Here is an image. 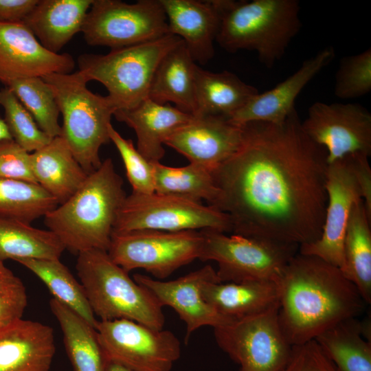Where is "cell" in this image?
<instances>
[{"label": "cell", "mask_w": 371, "mask_h": 371, "mask_svg": "<svg viewBox=\"0 0 371 371\" xmlns=\"http://www.w3.org/2000/svg\"><path fill=\"white\" fill-rule=\"evenodd\" d=\"M327 153L304 132L295 109L281 124L243 126L235 153L212 171L232 234L302 245L317 240L327 205Z\"/></svg>", "instance_id": "cell-1"}, {"label": "cell", "mask_w": 371, "mask_h": 371, "mask_svg": "<svg viewBox=\"0 0 371 371\" xmlns=\"http://www.w3.org/2000/svg\"><path fill=\"white\" fill-rule=\"evenodd\" d=\"M0 178L37 183L32 170L30 153L13 139L0 141Z\"/></svg>", "instance_id": "cell-40"}, {"label": "cell", "mask_w": 371, "mask_h": 371, "mask_svg": "<svg viewBox=\"0 0 371 371\" xmlns=\"http://www.w3.org/2000/svg\"><path fill=\"white\" fill-rule=\"evenodd\" d=\"M65 250L49 229L32 227L16 219L0 217V260L60 259Z\"/></svg>", "instance_id": "cell-31"}, {"label": "cell", "mask_w": 371, "mask_h": 371, "mask_svg": "<svg viewBox=\"0 0 371 371\" xmlns=\"http://www.w3.org/2000/svg\"><path fill=\"white\" fill-rule=\"evenodd\" d=\"M282 371H339L315 339L292 346Z\"/></svg>", "instance_id": "cell-41"}, {"label": "cell", "mask_w": 371, "mask_h": 371, "mask_svg": "<svg viewBox=\"0 0 371 371\" xmlns=\"http://www.w3.org/2000/svg\"><path fill=\"white\" fill-rule=\"evenodd\" d=\"M93 0H38L23 21L47 50L58 52L82 31Z\"/></svg>", "instance_id": "cell-23"}, {"label": "cell", "mask_w": 371, "mask_h": 371, "mask_svg": "<svg viewBox=\"0 0 371 371\" xmlns=\"http://www.w3.org/2000/svg\"><path fill=\"white\" fill-rule=\"evenodd\" d=\"M126 196L122 178L112 159L106 158L67 201L43 216L44 223L73 254L90 249L107 251Z\"/></svg>", "instance_id": "cell-3"}, {"label": "cell", "mask_w": 371, "mask_h": 371, "mask_svg": "<svg viewBox=\"0 0 371 371\" xmlns=\"http://www.w3.org/2000/svg\"><path fill=\"white\" fill-rule=\"evenodd\" d=\"M12 139L3 119L0 117V141Z\"/></svg>", "instance_id": "cell-45"}, {"label": "cell", "mask_w": 371, "mask_h": 371, "mask_svg": "<svg viewBox=\"0 0 371 371\" xmlns=\"http://www.w3.org/2000/svg\"><path fill=\"white\" fill-rule=\"evenodd\" d=\"M19 263L36 275L54 299L66 305L95 328L98 320L89 305L85 289L59 259L19 260Z\"/></svg>", "instance_id": "cell-33"}, {"label": "cell", "mask_w": 371, "mask_h": 371, "mask_svg": "<svg viewBox=\"0 0 371 371\" xmlns=\"http://www.w3.org/2000/svg\"><path fill=\"white\" fill-rule=\"evenodd\" d=\"M205 301L221 315L236 320L265 312L279 305L278 282H209L203 288Z\"/></svg>", "instance_id": "cell-24"}, {"label": "cell", "mask_w": 371, "mask_h": 371, "mask_svg": "<svg viewBox=\"0 0 371 371\" xmlns=\"http://www.w3.org/2000/svg\"><path fill=\"white\" fill-rule=\"evenodd\" d=\"M75 63L68 54L45 49L23 22L0 23V81L69 74Z\"/></svg>", "instance_id": "cell-17"}, {"label": "cell", "mask_w": 371, "mask_h": 371, "mask_svg": "<svg viewBox=\"0 0 371 371\" xmlns=\"http://www.w3.org/2000/svg\"><path fill=\"white\" fill-rule=\"evenodd\" d=\"M109 136L123 161L133 192L154 193L153 163L146 159L135 147L133 141L124 138L112 124L109 128Z\"/></svg>", "instance_id": "cell-38"}, {"label": "cell", "mask_w": 371, "mask_h": 371, "mask_svg": "<svg viewBox=\"0 0 371 371\" xmlns=\"http://www.w3.org/2000/svg\"><path fill=\"white\" fill-rule=\"evenodd\" d=\"M95 329L108 360L136 371H170L181 356V344L171 331L129 319L98 320Z\"/></svg>", "instance_id": "cell-13"}, {"label": "cell", "mask_w": 371, "mask_h": 371, "mask_svg": "<svg viewBox=\"0 0 371 371\" xmlns=\"http://www.w3.org/2000/svg\"><path fill=\"white\" fill-rule=\"evenodd\" d=\"M328 46L305 60L298 69L273 89L258 93L228 120L243 126L250 122L281 124L295 109V101L302 89L335 58Z\"/></svg>", "instance_id": "cell-19"}, {"label": "cell", "mask_w": 371, "mask_h": 371, "mask_svg": "<svg viewBox=\"0 0 371 371\" xmlns=\"http://www.w3.org/2000/svg\"><path fill=\"white\" fill-rule=\"evenodd\" d=\"M371 216L362 199L351 210L344 240L342 273L357 288L365 302H371Z\"/></svg>", "instance_id": "cell-29"}, {"label": "cell", "mask_w": 371, "mask_h": 371, "mask_svg": "<svg viewBox=\"0 0 371 371\" xmlns=\"http://www.w3.org/2000/svg\"><path fill=\"white\" fill-rule=\"evenodd\" d=\"M104 371H136L119 362L108 360Z\"/></svg>", "instance_id": "cell-44"}, {"label": "cell", "mask_w": 371, "mask_h": 371, "mask_svg": "<svg viewBox=\"0 0 371 371\" xmlns=\"http://www.w3.org/2000/svg\"><path fill=\"white\" fill-rule=\"evenodd\" d=\"M0 105L4 109V121L12 139L28 153L35 152L52 138L38 126L32 115L7 87L0 89Z\"/></svg>", "instance_id": "cell-36"}, {"label": "cell", "mask_w": 371, "mask_h": 371, "mask_svg": "<svg viewBox=\"0 0 371 371\" xmlns=\"http://www.w3.org/2000/svg\"><path fill=\"white\" fill-rule=\"evenodd\" d=\"M326 188L328 200L322 234L315 241L300 245L298 252L316 256L342 271L348 221L354 204L362 199L348 156L328 164Z\"/></svg>", "instance_id": "cell-15"}, {"label": "cell", "mask_w": 371, "mask_h": 371, "mask_svg": "<svg viewBox=\"0 0 371 371\" xmlns=\"http://www.w3.org/2000/svg\"><path fill=\"white\" fill-rule=\"evenodd\" d=\"M203 244L201 231L113 232L107 252L128 273L142 269L163 280L179 268L199 259Z\"/></svg>", "instance_id": "cell-10"}, {"label": "cell", "mask_w": 371, "mask_h": 371, "mask_svg": "<svg viewBox=\"0 0 371 371\" xmlns=\"http://www.w3.org/2000/svg\"><path fill=\"white\" fill-rule=\"evenodd\" d=\"M301 126L327 153L328 164L353 153L371 154V114L355 103H313Z\"/></svg>", "instance_id": "cell-14"}, {"label": "cell", "mask_w": 371, "mask_h": 371, "mask_svg": "<svg viewBox=\"0 0 371 371\" xmlns=\"http://www.w3.org/2000/svg\"><path fill=\"white\" fill-rule=\"evenodd\" d=\"M169 32L183 41L193 60L205 65L214 56L221 12L219 0H160Z\"/></svg>", "instance_id": "cell-20"}, {"label": "cell", "mask_w": 371, "mask_h": 371, "mask_svg": "<svg viewBox=\"0 0 371 371\" xmlns=\"http://www.w3.org/2000/svg\"><path fill=\"white\" fill-rule=\"evenodd\" d=\"M38 0H0V23L23 22Z\"/></svg>", "instance_id": "cell-43"}, {"label": "cell", "mask_w": 371, "mask_h": 371, "mask_svg": "<svg viewBox=\"0 0 371 371\" xmlns=\"http://www.w3.org/2000/svg\"><path fill=\"white\" fill-rule=\"evenodd\" d=\"M155 192L194 203L206 201L211 205L218 195L212 172L190 163L182 167H171L153 163Z\"/></svg>", "instance_id": "cell-32"}, {"label": "cell", "mask_w": 371, "mask_h": 371, "mask_svg": "<svg viewBox=\"0 0 371 371\" xmlns=\"http://www.w3.org/2000/svg\"><path fill=\"white\" fill-rule=\"evenodd\" d=\"M371 91V49L339 62L335 74L334 93L342 100L362 97Z\"/></svg>", "instance_id": "cell-37"}, {"label": "cell", "mask_w": 371, "mask_h": 371, "mask_svg": "<svg viewBox=\"0 0 371 371\" xmlns=\"http://www.w3.org/2000/svg\"><path fill=\"white\" fill-rule=\"evenodd\" d=\"M221 23L216 38L230 53L254 51L271 69L302 27L297 0H219Z\"/></svg>", "instance_id": "cell-4"}, {"label": "cell", "mask_w": 371, "mask_h": 371, "mask_svg": "<svg viewBox=\"0 0 371 371\" xmlns=\"http://www.w3.org/2000/svg\"><path fill=\"white\" fill-rule=\"evenodd\" d=\"M199 260L214 261L221 282H278L299 246L205 229Z\"/></svg>", "instance_id": "cell-8"}, {"label": "cell", "mask_w": 371, "mask_h": 371, "mask_svg": "<svg viewBox=\"0 0 371 371\" xmlns=\"http://www.w3.org/2000/svg\"><path fill=\"white\" fill-rule=\"evenodd\" d=\"M113 116L133 129L137 150L153 163L159 162L164 157L166 139L194 117L169 104H159L148 98L133 109L116 111Z\"/></svg>", "instance_id": "cell-22"}, {"label": "cell", "mask_w": 371, "mask_h": 371, "mask_svg": "<svg viewBox=\"0 0 371 371\" xmlns=\"http://www.w3.org/2000/svg\"><path fill=\"white\" fill-rule=\"evenodd\" d=\"M258 93L256 87L245 83L232 72H212L197 65L193 115L229 118Z\"/></svg>", "instance_id": "cell-26"}, {"label": "cell", "mask_w": 371, "mask_h": 371, "mask_svg": "<svg viewBox=\"0 0 371 371\" xmlns=\"http://www.w3.org/2000/svg\"><path fill=\"white\" fill-rule=\"evenodd\" d=\"M347 156L359 183L366 208L371 216V168L369 156L357 153Z\"/></svg>", "instance_id": "cell-42"}, {"label": "cell", "mask_w": 371, "mask_h": 371, "mask_svg": "<svg viewBox=\"0 0 371 371\" xmlns=\"http://www.w3.org/2000/svg\"><path fill=\"white\" fill-rule=\"evenodd\" d=\"M278 306L214 328L218 347L238 371H282L292 346L278 319Z\"/></svg>", "instance_id": "cell-12"}, {"label": "cell", "mask_w": 371, "mask_h": 371, "mask_svg": "<svg viewBox=\"0 0 371 371\" xmlns=\"http://www.w3.org/2000/svg\"><path fill=\"white\" fill-rule=\"evenodd\" d=\"M205 229L226 233L232 232V226L227 214L210 205L155 192H132L119 210L113 232Z\"/></svg>", "instance_id": "cell-9"}, {"label": "cell", "mask_w": 371, "mask_h": 371, "mask_svg": "<svg viewBox=\"0 0 371 371\" xmlns=\"http://www.w3.org/2000/svg\"><path fill=\"white\" fill-rule=\"evenodd\" d=\"M315 340L339 371H371V341L356 317L335 324Z\"/></svg>", "instance_id": "cell-30"}, {"label": "cell", "mask_w": 371, "mask_h": 371, "mask_svg": "<svg viewBox=\"0 0 371 371\" xmlns=\"http://www.w3.org/2000/svg\"><path fill=\"white\" fill-rule=\"evenodd\" d=\"M183 41L169 34L158 39L111 49L107 54H84L78 71L87 82L95 80L108 91L117 110L131 109L148 98L155 70L165 55Z\"/></svg>", "instance_id": "cell-7"}, {"label": "cell", "mask_w": 371, "mask_h": 371, "mask_svg": "<svg viewBox=\"0 0 371 371\" xmlns=\"http://www.w3.org/2000/svg\"><path fill=\"white\" fill-rule=\"evenodd\" d=\"M32 115L39 128L51 138L60 136V110L50 86L41 77H29L6 83Z\"/></svg>", "instance_id": "cell-35"}, {"label": "cell", "mask_w": 371, "mask_h": 371, "mask_svg": "<svg viewBox=\"0 0 371 371\" xmlns=\"http://www.w3.org/2000/svg\"><path fill=\"white\" fill-rule=\"evenodd\" d=\"M133 280L146 288L162 307L168 306L177 312L186 324L185 343L201 327L214 328L233 321L218 314L203 297V288L206 283L220 282L216 269L210 265L172 280L139 273L135 274Z\"/></svg>", "instance_id": "cell-16"}, {"label": "cell", "mask_w": 371, "mask_h": 371, "mask_svg": "<svg viewBox=\"0 0 371 371\" xmlns=\"http://www.w3.org/2000/svg\"><path fill=\"white\" fill-rule=\"evenodd\" d=\"M32 170L41 187L60 205L81 186L88 174L74 157L61 136L30 153Z\"/></svg>", "instance_id": "cell-25"}, {"label": "cell", "mask_w": 371, "mask_h": 371, "mask_svg": "<svg viewBox=\"0 0 371 371\" xmlns=\"http://www.w3.org/2000/svg\"><path fill=\"white\" fill-rule=\"evenodd\" d=\"M81 32L88 45L111 49L149 42L170 34L160 0H139L134 3L93 0Z\"/></svg>", "instance_id": "cell-11"}, {"label": "cell", "mask_w": 371, "mask_h": 371, "mask_svg": "<svg viewBox=\"0 0 371 371\" xmlns=\"http://www.w3.org/2000/svg\"><path fill=\"white\" fill-rule=\"evenodd\" d=\"M42 78L52 88L63 116L60 136L89 175L102 164L100 147L110 142L109 128L116 109L109 98L91 92L78 71Z\"/></svg>", "instance_id": "cell-6"}, {"label": "cell", "mask_w": 371, "mask_h": 371, "mask_svg": "<svg viewBox=\"0 0 371 371\" xmlns=\"http://www.w3.org/2000/svg\"><path fill=\"white\" fill-rule=\"evenodd\" d=\"M76 270L89 305L100 320L129 319L164 328L162 306L106 251L90 249L80 253Z\"/></svg>", "instance_id": "cell-5"}, {"label": "cell", "mask_w": 371, "mask_h": 371, "mask_svg": "<svg viewBox=\"0 0 371 371\" xmlns=\"http://www.w3.org/2000/svg\"></svg>", "instance_id": "cell-46"}, {"label": "cell", "mask_w": 371, "mask_h": 371, "mask_svg": "<svg viewBox=\"0 0 371 371\" xmlns=\"http://www.w3.org/2000/svg\"><path fill=\"white\" fill-rule=\"evenodd\" d=\"M27 304L24 284L0 260V328L21 319Z\"/></svg>", "instance_id": "cell-39"}, {"label": "cell", "mask_w": 371, "mask_h": 371, "mask_svg": "<svg viewBox=\"0 0 371 371\" xmlns=\"http://www.w3.org/2000/svg\"><path fill=\"white\" fill-rule=\"evenodd\" d=\"M49 306L60 326L74 371H104L108 359L95 328L54 298L50 300Z\"/></svg>", "instance_id": "cell-28"}, {"label": "cell", "mask_w": 371, "mask_h": 371, "mask_svg": "<svg viewBox=\"0 0 371 371\" xmlns=\"http://www.w3.org/2000/svg\"><path fill=\"white\" fill-rule=\"evenodd\" d=\"M196 66L182 41L168 52L159 63L148 98L163 104L173 102L177 109L193 115Z\"/></svg>", "instance_id": "cell-27"}, {"label": "cell", "mask_w": 371, "mask_h": 371, "mask_svg": "<svg viewBox=\"0 0 371 371\" xmlns=\"http://www.w3.org/2000/svg\"><path fill=\"white\" fill-rule=\"evenodd\" d=\"M55 350L48 325L21 318L0 328V371H49Z\"/></svg>", "instance_id": "cell-21"}, {"label": "cell", "mask_w": 371, "mask_h": 371, "mask_svg": "<svg viewBox=\"0 0 371 371\" xmlns=\"http://www.w3.org/2000/svg\"><path fill=\"white\" fill-rule=\"evenodd\" d=\"M242 137L243 126L232 124L227 117L194 116L169 136L164 145L183 155L190 163L212 172L235 153Z\"/></svg>", "instance_id": "cell-18"}, {"label": "cell", "mask_w": 371, "mask_h": 371, "mask_svg": "<svg viewBox=\"0 0 371 371\" xmlns=\"http://www.w3.org/2000/svg\"><path fill=\"white\" fill-rule=\"evenodd\" d=\"M278 319L293 346L315 339L335 324L357 317L367 304L337 267L299 252L278 280Z\"/></svg>", "instance_id": "cell-2"}, {"label": "cell", "mask_w": 371, "mask_h": 371, "mask_svg": "<svg viewBox=\"0 0 371 371\" xmlns=\"http://www.w3.org/2000/svg\"><path fill=\"white\" fill-rule=\"evenodd\" d=\"M58 205L37 183L0 178V217L30 224Z\"/></svg>", "instance_id": "cell-34"}]
</instances>
